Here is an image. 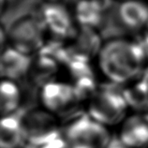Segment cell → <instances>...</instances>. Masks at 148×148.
I'll list each match as a JSON object with an SVG mask.
<instances>
[{
  "mask_svg": "<svg viewBox=\"0 0 148 148\" xmlns=\"http://www.w3.org/2000/svg\"><path fill=\"white\" fill-rule=\"evenodd\" d=\"M72 13L78 27L98 31L105 21L106 6L102 0H79Z\"/></svg>",
  "mask_w": 148,
  "mask_h": 148,
  "instance_id": "cell-10",
  "label": "cell"
},
{
  "mask_svg": "<svg viewBox=\"0 0 148 148\" xmlns=\"http://www.w3.org/2000/svg\"><path fill=\"white\" fill-rule=\"evenodd\" d=\"M23 90L16 81L3 79L0 88V109L3 116L16 114L23 104Z\"/></svg>",
  "mask_w": 148,
  "mask_h": 148,
  "instance_id": "cell-13",
  "label": "cell"
},
{
  "mask_svg": "<svg viewBox=\"0 0 148 148\" xmlns=\"http://www.w3.org/2000/svg\"><path fill=\"white\" fill-rule=\"evenodd\" d=\"M33 57L18 52L7 45L2 49L1 74L3 79L18 82L29 75Z\"/></svg>",
  "mask_w": 148,
  "mask_h": 148,
  "instance_id": "cell-11",
  "label": "cell"
},
{
  "mask_svg": "<svg viewBox=\"0 0 148 148\" xmlns=\"http://www.w3.org/2000/svg\"><path fill=\"white\" fill-rule=\"evenodd\" d=\"M85 108L90 117L109 128L118 127L130 114L123 86L104 82L85 102Z\"/></svg>",
  "mask_w": 148,
  "mask_h": 148,
  "instance_id": "cell-2",
  "label": "cell"
},
{
  "mask_svg": "<svg viewBox=\"0 0 148 148\" xmlns=\"http://www.w3.org/2000/svg\"><path fill=\"white\" fill-rule=\"evenodd\" d=\"M97 74L104 83L125 86L148 68V51L142 40L114 37L102 41L95 57Z\"/></svg>",
  "mask_w": 148,
  "mask_h": 148,
  "instance_id": "cell-1",
  "label": "cell"
},
{
  "mask_svg": "<svg viewBox=\"0 0 148 148\" xmlns=\"http://www.w3.org/2000/svg\"><path fill=\"white\" fill-rule=\"evenodd\" d=\"M147 2H148V1H147Z\"/></svg>",
  "mask_w": 148,
  "mask_h": 148,
  "instance_id": "cell-19",
  "label": "cell"
},
{
  "mask_svg": "<svg viewBox=\"0 0 148 148\" xmlns=\"http://www.w3.org/2000/svg\"><path fill=\"white\" fill-rule=\"evenodd\" d=\"M40 17L47 34L60 41H71L79 28L73 13L58 2L44 3Z\"/></svg>",
  "mask_w": 148,
  "mask_h": 148,
  "instance_id": "cell-7",
  "label": "cell"
},
{
  "mask_svg": "<svg viewBox=\"0 0 148 148\" xmlns=\"http://www.w3.org/2000/svg\"><path fill=\"white\" fill-rule=\"evenodd\" d=\"M115 134L127 148H148V114H128Z\"/></svg>",
  "mask_w": 148,
  "mask_h": 148,
  "instance_id": "cell-8",
  "label": "cell"
},
{
  "mask_svg": "<svg viewBox=\"0 0 148 148\" xmlns=\"http://www.w3.org/2000/svg\"><path fill=\"white\" fill-rule=\"evenodd\" d=\"M62 134L69 148H106L114 136L110 128L85 112L69 118Z\"/></svg>",
  "mask_w": 148,
  "mask_h": 148,
  "instance_id": "cell-4",
  "label": "cell"
},
{
  "mask_svg": "<svg viewBox=\"0 0 148 148\" xmlns=\"http://www.w3.org/2000/svg\"><path fill=\"white\" fill-rule=\"evenodd\" d=\"M116 17L123 28L130 32L142 33L148 25V2L143 0L120 2Z\"/></svg>",
  "mask_w": 148,
  "mask_h": 148,
  "instance_id": "cell-9",
  "label": "cell"
},
{
  "mask_svg": "<svg viewBox=\"0 0 148 148\" xmlns=\"http://www.w3.org/2000/svg\"><path fill=\"white\" fill-rule=\"evenodd\" d=\"M38 100L45 110L67 120L81 114L79 109L83 103L71 82L57 77L40 86Z\"/></svg>",
  "mask_w": 148,
  "mask_h": 148,
  "instance_id": "cell-3",
  "label": "cell"
},
{
  "mask_svg": "<svg viewBox=\"0 0 148 148\" xmlns=\"http://www.w3.org/2000/svg\"><path fill=\"white\" fill-rule=\"evenodd\" d=\"M106 148H127V147L123 145V143L120 141L119 138L114 133V136H112V140H111L110 143H109Z\"/></svg>",
  "mask_w": 148,
  "mask_h": 148,
  "instance_id": "cell-15",
  "label": "cell"
},
{
  "mask_svg": "<svg viewBox=\"0 0 148 148\" xmlns=\"http://www.w3.org/2000/svg\"><path fill=\"white\" fill-rule=\"evenodd\" d=\"M116 1H119V2H122V1H126V0H116Z\"/></svg>",
  "mask_w": 148,
  "mask_h": 148,
  "instance_id": "cell-18",
  "label": "cell"
},
{
  "mask_svg": "<svg viewBox=\"0 0 148 148\" xmlns=\"http://www.w3.org/2000/svg\"><path fill=\"white\" fill-rule=\"evenodd\" d=\"M27 145L20 116H3L0 131L1 148H25Z\"/></svg>",
  "mask_w": 148,
  "mask_h": 148,
  "instance_id": "cell-12",
  "label": "cell"
},
{
  "mask_svg": "<svg viewBox=\"0 0 148 148\" xmlns=\"http://www.w3.org/2000/svg\"><path fill=\"white\" fill-rule=\"evenodd\" d=\"M47 32L40 16L25 15L16 19L7 31V45L33 57L47 43Z\"/></svg>",
  "mask_w": 148,
  "mask_h": 148,
  "instance_id": "cell-5",
  "label": "cell"
},
{
  "mask_svg": "<svg viewBox=\"0 0 148 148\" xmlns=\"http://www.w3.org/2000/svg\"><path fill=\"white\" fill-rule=\"evenodd\" d=\"M38 148H69V146L68 145L65 138L63 137V134H62L59 137L46 143L45 145H41Z\"/></svg>",
  "mask_w": 148,
  "mask_h": 148,
  "instance_id": "cell-14",
  "label": "cell"
},
{
  "mask_svg": "<svg viewBox=\"0 0 148 148\" xmlns=\"http://www.w3.org/2000/svg\"><path fill=\"white\" fill-rule=\"evenodd\" d=\"M142 34V41L143 45L145 46L146 50L148 51V25H146V27L145 29H143V31L141 33Z\"/></svg>",
  "mask_w": 148,
  "mask_h": 148,
  "instance_id": "cell-16",
  "label": "cell"
},
{
  "mask_svg": "<svg viewBox=\"0 0 148 148\" xmlns=\"http://www.w3.org/2000/svg\"><path fill=\"white\" fill-rule=\"evenodd\" d=\"M141 79H142L143 83V84H145V86L146 90L148 92V68L146 69V71L143 72V74L141 77Z\"/></svg>",
  "mask_w": 148,
  "mask_h": 148,
  "instance_id": "cell-17",
  "label": "cell"
},
{
  "mask_svg": "<svg viewBox=\"0 0 148 148\" xmlns=\"http://www.w3.org/2000/svg\"><path fill=\"white\" fill-rule=\"evenodd\" d=\"M20 118L26 143L31 147H40L63 132L60 119L41 106L28 109Z\"/></svg>",
  "mask_w": 148,
  "mask_h": 148,
  "instance_id": "cell-6",
  "label": "cell"
}]
</instances>
